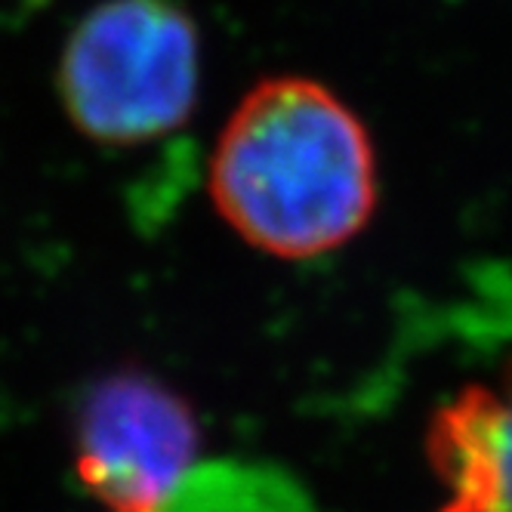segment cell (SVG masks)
Here are the masks:
<instances>
[{
  "label": "cell",
  "mask_w": 512,
  "mask_h": 512,
  "mask_svg": "<svg viewBox=\"0 0 512 512\" xmlns=\"http://www.w3.org/2000/svg\"><path fill=\"white\" fill-rule=\"evenodd\" d=\"M368 127L318 81L269 78L232 112L210 158L216 213L250 247L312 260L349 244L377 210Z\"/></svg>",
  "instance_id": "1"
},
{
  "label": "cell",
  "mask_w": 512,
  "mask_h": 512,
  "mask_svg": "<svg viewBox=\"0 0 512 512\" xmlns=\"http://www.w3.org/2000/svg\"><path fill=\"white\" fill-rule=\"evenodd\" d=\"M65 112L99 145H145L192 118L201 34L182 0H102L75 28L56 75Z\"/></svg>",
  "instance_id": "2"
},
{
  "label": "cell",
  "mask_w": 512,
  "mask_h": 512,
  "mask_svg": "<svg viewBox=\"0 0 512 512\" xmlns=\"http://www.w3.org/2000/svg\"><path fill=\"white\" fill-rule=\"evenodd\" d=\"M71 448L81 488L105 512H170L195 472L201 429L176 389L127 368L78 398Z\"/></svg>",
  "instance_id": "3"
},
{
  "label": "cell",
  "mask_w": 512,
  "mask_h": 512,
  "mask_svg": "<svg viewBox=\"0 0 512 512\" xmlns=\"http://www.w3.org/2000/svg\"><path fill=\"white\" fill-rule=\"evenodd\" d=\"M426 457L445 488L438 512H512V361L497 383H469L432 414Z\"/></svg>",
  "instance_id": "4"
}]
</instances>
